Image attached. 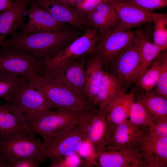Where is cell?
Here are the masks:
<instances>
[{
    "label": "cell",
    "instance_id": "obj_30",
    "mask_svg": "<svg viewBox=\"0 0 167 167\" xmlns=\"http://www.w3.org/2000/svg\"><path fill=\"white\" fill-rule=\"evenodd\" d=\"M26 80L24 77L0 71V98L5 99L9 96Z\"/></svg>",
    "mask_w": 167,
    "mask_h": 167
},
{
    "label": "cell",
    "instance_id": "obj_3",
    "mask_svg": "<svg viewBox=\"0 0 167 167\" xmlns=\"http://www.w3.org/2000/svg\"><path fill=\"white\" fill-rule=\"evenodd\" d=\"M78 125L86 140L96 153L109 145L115 126L109 122L105 114L98 108L91 104L82 113Z\"/></svg>",
    "mask_w": 167,
    "mask_h": 167
},
{
    "label": "cell",
    "instance_id": "obj_20",
    "mask_svg": "<svg viewBox=\"0 0 167 167\" xmlns=\"http://www.w3.org/2000/svg\"><path fill=\"white\" fill-rule=\"evenodd\" d=\"M29 0H15L0 13V46L9 34L17 32L24 24V19Z\"/></svg>",
    "mask_w": 167,
    "mask_h": 167
},
{
    "label": "cell",
    "instance_id": "obj_22",
    "mask_svg": "<svg viewBox=\"0 0 167 167\" xmlns=\"http://www.w3.org/2000/svg\"><path fill=\"white\" fill-rule=\"evenodd\" d=\"M103 68L101 60L94 56L87 62L83 95L88 103L92 105L101 81L104 71Z\"/></svg>",
    "mask_w": 167,
    "mask_h": 167
},
{
    "label": "cell",
    "instance_id": "obj_19",
    "mask_svg": "<svg viewBox=\"0 0 167 167\" xmlns=\"http://www.w3.org/2000/svg\"><path fill=\"white\" fill-rule=\"evenodd\" d=\"M35 2L59 22L70 24L78 29L83 28L87 24L86 17L60 0H35Z\"/></svg>",
    "mask_w": 167,
    "mask_h": 167
},
{
    "label": "cell",
    "instance_id": "obj_13",
    "mask_svg": "<svg viewBox=\"0 0 167 167\" xmlns=\"http://www.w3.org/2000/svg\"><path fill=\"white\" fill-rule=\"evenodd\" d=\"M24 132L32 133L17 105L11 101L0 104V141Z\"/></svg>",
    "mask_w": 167,
    "mask_h": 167
},
{
    "label": "cell",
    "instance_id": "obj_32",
    "mask_svg": "<svg viewBox=\"0 0 167 167\" xmlns=\"http://www.w3.org/2000/svg\"><path fill=\"white\" fill-rule=\"evenodd\" d=\"M145 11H152L165 7L167 0H125Z\"/></svg>",
    "mask_w": 167,
    "mask_h": 167
},
{
    "label": "cell",
    "instance_id": "obj_15",
    "mask_svg": "<svg viewBox=\"0 0 167 167\" xmlns=\"http://www.w3.org/2000/svg\"><path fill=\"white\" fill-rule=\"evenodd\" d=\"M115 8L120 19L116 26L131 30L144 24L153 22L156 13L143 10L125 0H107Z\"/></svg>",
    "mask_w": 167,
    "mask_h": 167
},
{
    "label": "cell",
    "instance_id": "obj_2",
    "mask_svg": "<svg viewBox=\"0 0 167 167\" xmlns=\"http://www.w3.org/2000/svg\"><path fill=\"white\" fill-rule=\"evenodd\" d=\"M26 78L42 93L52 109L81 113L91 105L83 96L48 74H33Z\"/></svg>",
    "mask_w": 167,
    "mask_h": 167
},
{
    "label": "cell",
    "instance_id": "obj_8",
    "mask_svg": "<svg viewBox=\"0 0 167 167\" xmlns=\"http://www.w3.org/2000/svg\"><path fill=\"white\" fill-rule=\"evenodd\" d=\"M135 36V31L114 27L100 34L92 54L101 60L103 66L109 65L133 42Z\"/></svg>",
    "mask_w": 167,
    "mask_h": 167
},
{
    "label": "cell",
    "instance_id": "obj_16",
    "mask_svg": "<svg viewBox=\"0 0 167 167\" xmlns=\"http://www.w3.org/2000/svg\"><path fill=\"white\" fill-rule=\"evenodd\" d=\"M25 15H28L29 19L19 32L22 34L59 31L64 29L66 26L65 24L57 21L35 1L32 2L29 9L27 10Z\"/></svg>",
    "mask_w": 167,
    "mask_h": 167
},
{
    "label": "cell",
    "instance_id": "obj_5",
    "mask_svg": "<svg viewBox=\"0 0 167 167\" xmlns=\"http://www.w3.org/2000/svg\"><path fill=\"white\" fill-rule=\"evenodd\" d=\"M31 132L17 134L0 141V153L12 164L22 159H28L41 163L43 144Z\"/></svg>",
    "mask_w": 167,
    "mask_h": 167
},
{
    "label": "cell",
    "instance_id": "obj_39",
    "mask_svg": "<svg viewBox=\"0 0 167 167\" xmlns=\"http://www.w3.org/2000/svg\"><path fill=\"white\" fill-rule=\"evenodd\" d=\"M60 0L68 4V2H69V1L71 0Z\"/></svg>",
    "mask_w": 167,
    "mask_h": 167
},
{
    "label": "cell",
    "instance_id": "obj_4",
    "mask_svg": "<svg viewBox=\"0 0 167 167\" xmlns=\"http://www.w3.org/2000/svg\"><path fill=\"white\" fill-rule=\"evenodd\" d=\"M4 99L6 101H12L17 105L31 128L41 117L52 109L42 93L33 84L26 81L10 96Z\"/></svg>",
    "mask_w": 167,
    "mask_h": 167
},
{
    "label": "cell",
    "instance_id": "obj_12",
    "mask_svg": "<svg viewBox=\"0 0 167 167\" xmlns=\"http://www.w3.org/2000/svg\"><path fill=\"white\" fill-rule=\"evenodd\" d=\"M99 35L96 29L92 28L87 29L54 58L45 62L51 65L64 61L79 58L87 54H92Z\"/></svg>",
    "mask_w": 167,
    "mask_h": 167
},
{
    "label": "cell",
    "instance_id": "obj_26",
    "mask_svg": "<svg viewBox=\"0 0 167 167\" xmlns=\"http://www.w3.org/2000/svg\"><path fill=\"white\" fill-rule=\"evenodd\" d=\"M137 101L143 105L156 121L167 118V99L152 91L145 92L139 96Z\"/></svg>",
    "mask_w": 167,
    "mask_h": 167
},
{
    "label": "cell",
    "instance_id": "obj_17",
    "mask_svg": "<svg viewBox=\"0 0 167 167\" xmlns=\"http://www.w3.org/2000/svg\"><path fill=\"white\" fill-rule=\"evenodd\" d=\"M146 129L135 125L127 119L115 126L107 149H132L138 148Z\"/></svg>",
    "mask_w": 167,
    "mask_h": 167
},
{
    "label": "cell",
    "instance_id": "obj_18",
    "mask_svg": "<svg viewBox=\"0 0 167 167\" xmlns=\"http://www.w3.org/2000/svg\"><path fill=\"white\" fill-rule=\"evenodd\" d=\"M96 164L101 167H144L138 148L105 149L97 153Z\"/></svg>",
    "mask_w": 167,
    "mask_h": 167
},
{
    "label": "cell",
    "instance_id": "obj_1",
    "mask_svg": "<svg viewBox=\"0 0 167 167\" xmlns=\"http://www.w3.org/2000/svg\"><path fill=\"white\" fill-rule=\"evenodd\" d=\"M78 34L76 31L65 29L27 35L16 32L1 45L24 49L36 59L44 63L56 56L79 37Z\"/></svg>",
    "mask_w": 167,
    "mask_h": 167
},
{
    "label": "cell",
    "instance_id": "obj_34",
    "mask_svg": "<svg viewBox=\"0 0 167 167\" xmlns=\"http://www.w3.org/2000/svg\"><path fill=\"white\" fill-rule=\"evenodd\" d=\"M107 0H86L83 4L75 8L81 15L86 17L101 3Z\"/></svg>",
    "mask_w": 167,
    "mask_h": 167
},
{
    "label": "cell",
    "instance_id": "obj_6",
    "mask_svg": "<svg viewBox=\"0 0 167 167\" xmlns=\"http://www.w3.org/2000/svg\"><path fill=\"white\" fill-rule=\"evenodd\" d=\"M44 63L24 49L0 46V71L26 78L31 75L41 73Z\"/></svg>",
    "mask_w": 167,
    "mask_h": 167
},
{
    "label": "cell",
    "instance_id": "obj_37",
    "mask_svg": "<svg viewBox=\"0 0 167 167\" xmlns=\"http://www.w3.org/2000/svg\"><path fill=\"white\" fill-rule=\"evenodd\" d=\"M86 0H71L68 2V4L70 6L75 8L81 5Z\"/></svg>",
    "mask_w": 167,
    "mask_h": 167
},
{
    "label": "cell",
    "instance_id": "obj_31",
    "mask_svg": "<svg viewBox=\"0 0 167 167\" xmlns=\"http://www.w3.org/2000/svg\"><path fill=\"white\" fill-rule=\"evenodd\" d=\"M152 91L167 99V52L166 50L164 51L158 79Z\"/></svg>",
    "mask_w": 167,
    "mask_h": 167
},
{
    "label": "cell",
    "instance_id": "obj_29",
    "mask_svg": "<svg viewBox=\"0 0 167 167\" xmlns=\"http://www.w3.org/2000/svg\"><path fill=\"white\" fill-rule=\"evenodd\" d=\"M153 43L161 51L167 48V15L156 13L154 19Z\"/></svg>",
    "mask_w": 167,
    "mask_h": 167
},
{
    "label": "cell",
    "instance_id": "obj_23",
    "mask_svg": "<svg viewBox=\"0 0 167 167\" xmlns=\"http://www.w3.org/2000/svg\"><path fill=\"white\" fill-rule=\"evenodd\" d=\"M135 101L133 92L123 93L107 105L99 108L105 114L109 122L115 126L128 119L131 106Z\"/></svg>",
    "mask_w": 167,
    "mask_h": 167
},
{
    "label": "cell",
    "instance_id": "obj_24",
    "mask_svg": "<svg viewBox=\"0 0 167 167\" xmlns=\"http://www.w3.org/2000/svg\"><path fill=\"white\" fill-rule=\"evenodd\" d=\"M125 92L119 79L108 71H104L101 81L93 105L101 108L113 101Z\"/></svg>",
    "mask_w": 167,
    "mask_h": 167
},
{
    "label": "cell",
    "instance_id": "obj_38",
    "mask_svg": "<svg viewBox=\"0 0 167 167\" xmlns=\"http://www.w3.org/2000/svg\"><path fill=\"white\" fill-rule=\"evenodd\" d=\"M0 167H12L11 164L4 158L0 153Z\"/></svg>",
    "mask_w": 167,
    "mask_h": 167
},
{
    "label": "cell",
    "instance_id": "obj_33",
    "mask_svg": "<svg viewBox=\"0 0 167 167\" xmlns=\"http://www.w3.org/2000/svg\"><path fill=\"white\" fill-rule=\"evenodd\" d=\"M150 134L160 138L167 137V118L156 121L151 127L146 129Z\"/></svg>",
    "mask_w": 167,
    "mask_h": 167
},
{
    "label": "cell",
    "instance_id": "obj_28",
    "mask_svg": "<svg viewBox=\"0 0 167 167\" xmlns=\"http://www.w3.org/2000/svg\"><path fill=\"white\" fill-rule=\"evenodd\" d=\"M128 118L133 124L146 129L152 126L156 121L138 101L133 103Z\"/></svg>",
    "mask_w": 167,
    "mask_h": 167
},
{
    "label": "cell",
    "instance_id": "obj_9",
    "mask_svg": "<svg viewBox=\"0 0 167 167\" xmlns=\"http://www.w3.org/2000/svg\"><path fill=\"white\" fill-rule=\"evenodd\" d=\"M88 60L83 56L77 59L53 64H43L41 74L45 73L51 76L76 93L83 96L85 70Z\"/></svg>",
    "mask_w": 167,
    "mask_h": 167
},
{
    "label": "cell",
    "instance_id": "obj_36",
    "mask_svg": "<svg viewBox=\"0 0 167 167\" xmlns=\"http://www.w3.org/2000/svg\"><path fill=\"white\" fill-rule=\"evenodd\" d=\"M13 2L12 0H0V13L10 7Z\"/></svg>",
    "mask_w": 167,
    "mask_h": 167
},
{
    "label": "cell",
    "instance_id": "obj_10",
    "mask_svg": "<svg viewBox=\"0 0 167 167\" xmlns=\"http://www.w3.org/2000/svg\"><path fill=\"white\" fill-rule=\"evenodd\" d=\"M86 140L77 125L65 133L44 141L41 159L43 162L46 158L52 160L74 155L80 150Z\"/></svg>",
    "mask_w": 167,
    "mask_h": 167
},
{
    "label": "cell",
    "instance_id": "obj_7",
    "mask_svg": "<svg viewBox=\"0 0 167 167\" xmlns=\"http://www.w3.org/2000/svg\"><path fill=\"white\" fill-rule=\"evenodd\" d=\"M83 112L50 110L32 126V131L42 137L44 141H47L78 125Z\"/></svg>",
    "mask_w": 167,
    "mask_h": 167
},
{
    "label": "cell",
    "instance_id": "obj_27",
    "mask_svg": "<svg viewBox=\"0 0 167 167\" xmlns=\"http://www.w3.org/2000/svg\"><path fill=\"white\" fill-rule=\"evenodd\" d=\"M164 50L161 51L153 60L144 73L136 81L139 86L145 92L152 91L155 87L161 68Z\"/></svg>",
    "mask_w": 167,
    "mask_h": 167
},
{
    "label": "cell",
    "instance_id": "obj_25",
    "mask_svg": "<svg viewBox=\"0 0 167 167\" xmlns=\"http://www.w3.org/2000/svg\"><path fill=\"white\" fill-rule=\"evenodd\" d=\"M135 32V36L133 42L138 45L140 55L138 79L148 69L161 51L153 43L151 42L147 34L143 30L138 29Z\"/></svg>",
    "mask_w": 167,
    "mask_h": 167
},
{
    "label": "cell",
    "instance_id": "obj_14",
    "mask_svg": "<svg viewBox=\"0 0 167 167\" xmlns=\"http://www.w3.org/2000/svg\"><path fill=\"white\" fill-rule=\"evenodd\" d=\"M138 148L144 167H167V137H157L146 131Z\"/></svg>",
    "mask_w": 167,
    "mask_h": 167
},
{
    "label": "cell",
    "instance_id": "obj_11",
    "mask_svg": "<svg viewBox=\"0 0 167 167\" xmlns=\"http://www.w3.org/2000/svg\"><path fill=\"white\" fill-rule=\"evenodd\" d=\"M140 64L139 47L133 42L110 63V73L116 76L124 86L129 85L136 81Z\"/></svg>",
    "mask_w": 167,
    "mask_h": 167
},
{
    "label": "cell",
    "instance_id": "obj_35",
    "mask_svg": "<svg viewBox=\"0 0 167 167\" xmlns=\"http://www.w3.org/2000/svg\"><path fill=\"white\" fill-rule=\"evenodd\" d=\"M39 163L28 159H19L12 164V167H38Z\"/></svg>",
    "mask_w": 167,
    "mask_h": 167
},
{
    "label": "cell",
    "instance_id": "obj_21",
    "mask_svg": "<svg viewBox=\"0 0 167 167\" xmlns=\"http://www.w3.org/2000/svg\"><path fill=\"white\" fill-rule=\"evenodd\" d=\"M87 24L99 31L100 34L117 26L120 22L114 6L107 0L99 4L86 17Z\"/></svg>",
    "mask_w": 167,
    "mask_h": 167
}]
</instances>
